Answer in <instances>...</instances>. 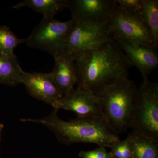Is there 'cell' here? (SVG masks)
Masks as SVG:
<instances>
[{"label": "cell", "instance_id": "6da1fadb", "mask_svg": "<svg viewBox=\"0 0 158 158\" xmlns=\"http://www.w3.org/2000/svg\"><path fill=\"white\" fill-rule=\"evenodd\" d=\"M77 87L94 94L121 79L129 78L132 65L112 39L75 58Z\"/></svg>", "mask_w": 158, "mask_h": 158}, {"label": "cell", "instance_id": "7a4b0ae2", "mask_svg": "<svg viewBox=\"0 0 158 158\" xmlns=\"http://www.w3.org/2000/svg\"><path fill=\"white\" fill-rule=\"evenodd\" d=\"M54 110L41 118H23L22 122L35 123L44 126L55 134L61 144L93 143L98 147H109L120 140L103 117H77L70 121L60 119Z\"/></svg>", "mask_w": 158, "mask_h": 158}, {"label": "cell", "instance_id": "3957f363", "mask_svg": "<svg viewBox=\"0 0 158 158\" xmlns=\"http://www.w3.org/2000/svg\"><path fill=\"white\" fill-rule=\"evenodd\" d=\"M103 116L118 135L130 128L138 88L129 78L121 79L95 94Z\"/></svg>", "mask_w": 158, "mask_h": 158}, {"label": "cell", "instance_id": "277c9868", "mask_svg": "<svg viewBox=\"0 0 158 158\" xmlns=\"http://www.w3.org/2000/svg\"><path fill=\"white\" fill-rule=\"evenodd\" d=\"M130 128L158 142V84L143 80L138 88V96Z\"/></svg>", "mask_w": 158, "mask_h": 158}, {"label": "cell", "instance_id": "5b68a950", "mask_svg": "<svg viewBox=\"0 0 158 158\" xmlns=\"http://www.w3.org/2000/svg\"><path fill=\"white\" fill-rule=\"evenodd\" d=\"M107 25L111 37L156 48L151 33L141 13L127 12L116 5Z\"/></svg>", "mask_w": 158, "mask_h": 158}, {"label": "cell", "instance_id": "8992f818", "mask_svg": "<svg viewBox=\"0 0 158 158\" xmlns=\"http://www.w3.org/2000/svg\"><path fill=\"white\" fill-rule=\"evenodd\" d=\"M111 39L107 23L75 21L60 54H69L75 59L79 54L96 48Z\"/></svg>", "mask_w": 158, "mask_h": 158}, {"label": "cell", "instance_id": "52a82bcc", "mask_svg": "<svg viewBox=\"0 0 158 158\" xmlns=\"http://www.w3.org/2000/svg\"><path fill=\"white\" fill-rule=\"evenodd\" d=\"M75 23L73 19L65 22L56 19H44L25 38L27 45L32 48L48 52L53 56L61 53L69 34Z\"/></svg>", "mask_w": 158, "mask_h": 158}, {"label": "cell", "instance_id": "ba28073f", "mask_svg": "<svg viewBox=\"0 0 158 158\" xmlns=\"http://www.w3.org/2000/svg\"><path fill=\"white\" fill-rule=\"evenodd\" d=\"M53 108L74 112L78 117H104L95 94L78 87L56 102Z\"/></svg>", "mask_w": 158, "mask_h": 158}, {"label": "cell", "instance_id": "9c48e42d", "mask_svg": "<svg viewBox=\"0 0 158 158\" xmlns=\"http://www.w3.org/2000/svg\"><path fill=\"white\" fill-rule=\"evenodd\" d=\"M116 5L115 0H69L68 8L75 21L108 23Z\"/></svg>", "mask_w": 158, "mask_h": 158}, {"label": "cell", "instance_id": "30bf717a", "mask_svg": "<svg viewBox=\"0 0 158 158\" xmlns=\"http://www.w3.org/2000/svg\"><path fill=\"white\" fill-rule=\"evenodd\" d=\"M111 37L118 44L132 66L138 69L143 80H148L150 74L158 67V56L155 48Z\"/></svg>", "mask_w": 158, "mask_h": 158}, {"label": "cell", "instance_id": "8fae6325", "mask_svg": "<svg viewBox=\"0 0 158 158\" xmlns=\"http://www.w3.org/2000/svg\"><path fill=\"white\" fill-rule=\"evenodd\" d=\"M21 84L31 96L52 107L63 97L50 73L24 71Z\"/></svg>", "mask_w": 158, "mask_h": 158}, {"label": "cell", "instance_id": "7c38bea8", "mask_svg": "<svg viewBox=\"0 0 158 158\" xmlns=\"http://www.w3.org/2000/svg\"><path fill=\"white\" fill-rule=\"evenodd\" d=\"M53 57L55 66L49 73L59 91L65 96L74 89L77 83L75 59L65 53L57 54Z\"/></svg>", "mask_w": 158, "mask_h": 158}, {"label": "cell", "instance_id": "4fadbf2b", "mask_svg": "<svg viewBox=\"0 0 158 158\" xmlns=\"http://www.w3.org/2000/svg\"><path fill=\"white\" fill-rule=\"evenodd\" d=\"M69 5V0H25L15 5L13 8H28L42 14L44 19H51L68 8Z\"/></svg>", "mask_w": 158, "mask_h": 158}, {"label": "cell", "instance_id": "5bb4252c", "mask_svg": "<svg viewBox=\"0 0 158 158\" xmlns=\"http://www.w3.org/2000/svg\"><path fill=\"white\" fill-rule=\"evenodd\" d=\"M24 72L15 54L0 55V83L9 86L21 84Z\"/></svg>", "mask_w": 158, "mask_h": 158}, {"label": "cell", "instance_id": "9a60e30c", "mask_svg": "<svg viewBox=\"0 0 158 158\" xmlns=\"http://www.w3.org/2000/svg\"><path fill=\"white\" fill-rule=\"evenodd\" d=\"M131 158H158V142L132 132Z\"/></svg>", "mask_w": 158, "mask_h": 158}, {"label": "cell", "instance_id": "2e32d148", "mask_svg": "<svg viewBox=\"0 0 158 158\" xmlns=\"http://www.w3.org/2000/svg\"><path fill=\"white\" fill-rule=\"evenodd\" d=\"M141 15L148 27L156 48L158 45V1L142 0Z\"/></svg>", "mask_w": 158, "mask_h": 158}, {"label": "cell", "instance_id": "e0dca14e", "mask_svg": "<svg viewBox=\"0 0 158 158\" xmlns=\"http://www.w3.org/2000/svg\"><path fill=\"white\" fill-rule=\"evenodd\" d=\"M25 39H20L6 26H0V55H14L15 49L25 43Z\"/></svg>", "mask_w": 158, "mask_h": 158}, {"label": "cell", "instance_id": "ac0fdd59", "mask_svg": "<svg viewBox=\"0 0 158 158\" xmlns=\"http://www.w3.org/2000/svg\"><path fill=\"white\" fill-rule=\"evenodd\" d=\"M120 9L133 13H141L142 0H115Z\"/></svg>", "mask_w": 158, "mask_h": 158}, {"label": "cell", "instance_id": "d6986e66", "mask_svg": "<svg viewBox=\"0 0 158 158\" xmlns=\"http://www.w3.org/2000/svg\"><path fill=\"white\" fill-rule=\"evenodd\" d=\"M79 156L81 158H115L103 147H98L92 150L81 151Z\"/></svg>", "mask_w": 158, "mask_h": 158}, {"label": "cell", "instance_id": "ffe728a7", "mask_svg": "<svg viewBox=\"0 0 158 158\" xmlns=\"http://www.w3.org/2000/svg\"><path fill=\"white\" fill-rule=\"evenodd\" d=\"M4 126L2 124H0V141H1V138H2V131L4 128Z\"/></svg>", "mask_w": 158, "mask_h": 158}]
</instances>
